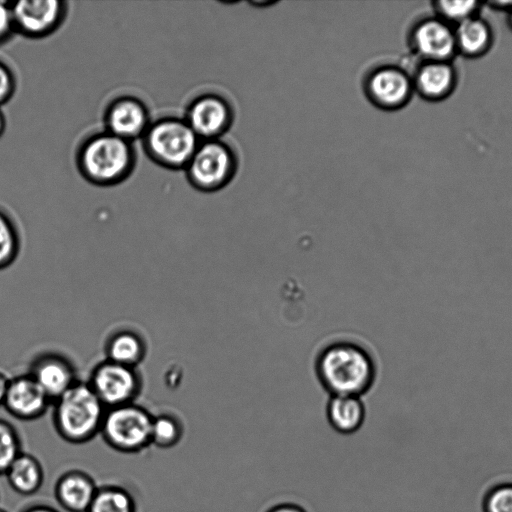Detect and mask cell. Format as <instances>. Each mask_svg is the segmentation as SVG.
<instances>
[{
	"label": "cell",
	"mask_w": 512,
	"mask_h": 512,
	"mask_svg": "<svg viewBox=\"0 0 512 512\" xmlns=\"http://www.w3.org/2000/svg\"><path fill=\"white\" fill-rule=\"evenodd\" d=\"M315 369L319 382L332 396L360 397L371 389L376 377L372 355L351 341L326 345L316 358Z\"/></svg>",
	"instance_id": "obj_1"
},
{
	"label": "cell",
	"mask_w": 512,
	"mask_h": 512,
	"mask_svg": "<svg viewBox=\"0 0 512 512\" xmlns=\"http://www.w3.org/2000/svg\"><path fill=\"white\" fill-rule=\"evenodd\" d=\"M57 434L71 444H84L100 433L106 407L89 384L78 380L52 403Z\"/></svg>",
	"instance_id": "obj_2"
},
{
	"label": "cell",
	"mask_w": 512,
	"mask_h": 512,
	"mask_svg": "<svg viewBox=\"0 0 512 512\" xmlns=\"http://www.w3.org/2000/svg\"><path fill=\"white\" fill-rule=\"evenodd\" d=\"M133 162L134 151L130 141L107 131L86 140L78 154L83 175L100 185L123 180L131 172Z\"/></svg>",
	"instance_id": "obj_3"
},
{
	"label": "cell",
	"mask_w": 512,
	"mask_h": 512,
	"mask_svg": "<svg viewBox=\"0 0 512 512\" xmlns=\"http://www.w3.org/2000/svg\"><path fill=\"white\" fill-rule=\"evenodd\" d=\"M152 419L153 415L135 402L107 408L99 434L115 451L139 453L151 445Z\"/></svg>",
	"instance_id": "obj_4"
},
{
	"label": "cell",
	"mask_w": 512,
	"mask_h": 512,
	"mask_svg": "<svg viewBox=\"0 0 512 512\" xmlns=\"http://www.w3.org/2000/svg\"><path fill=\"white\" fill-rule=\"evenodd\" d=\"M199 144L198 136L185 119L158 120L144 133L147 153L168 168H185Z\"/></svg>",
	"instance_id": "obj_5"
},
{
	"label": "cell",
	"mask_w": 512,
	"mask_h": 512,
	"mask_svg": "<svg viewBox=\"0 0 512 512\" xmlns=\"http://www.w3.org/2000/svg\"><path fill=\"white\" fill-rule=\"evenodd\" d=\"M190 182L200 190L213 191L227 184L235 173L236 159L224 142L213 139L199 144L185 167Z\"/></svg>",
	"instance_id": "obj_6"
},
{
	"label": "cell",
	"mask_w": 512,
	"mask_h": 512,
	"mask_svg": "<svg viewBox=\"0 0 512 512\" xmlns=\"http://www.w3.org/2000/svg\"><path fill=\"white\" fill-rule=\"evenodd\" d=\"M87 383L106 408L133 403L142 387L137 368L108 359L94 366Z\"/></svg>",
	"instance_id": "obj_7"
},
{
	"label": "cell",
	"mask_w": 512,
	"mask_h": 512,
	"mask_svg": "<svg viewBox=\"0 0 512 512\" xmlns=\"http://www.w3.org/2000/svg\"><path fill=\"white\" fill-rule=\"evenodd\" d=\"M365 91L373 104L386 110H396L410 101L414 88L412 77L406 71L384 65L369 73Z\"/></svg>",
	"instance_id": "obj_8"
},
{
	"label": "cell",
	"mask_w": 512,
	"mask_h": 512,
	"mask_svg": "<svg viewBox=\"0 0 512 512\" xmlns=\"http://www.w3.org/2000/svg\"><path fill=\"white\" fill-rule=\"evenodd\" d=\"M414 53L422 61H451L457 54L454 27L432 17L416 23L409 37Z\"/></svg>",
	"instance_id": "obj_9"
},
{
	"label": "cell",
	"mask_w": 512,
	"mask_h": 512,
	"mask_svg": "<svg viewBox=\"0 0 512 512\" xmlns=\"http://www.w3.org/2000/svg\"><path fill=\"white\" fill-rule=\"evenodd\" d=\"M10 6L14 29L29 37L50 34L66 13L65 2L58 0H22Z\"/></svg>",
	"instance_id": "obj_10"
},
{
	"label": "cell",
	"mask_w": 512,
	"mask_h": 512,
	"mask_svg": "<svg viewBox=\"0 0 512 512\" xmlns=\"http://www.w3.org/2000/svg\"><path fill=\"white\" fill-rule=\"evenodd\" d=\"M232 111L221 96L206 94L196 98L187 110L185 121L198 136L206 140L217 139L230 126Z\"/></svg>",
	"instance_id": "obj_11"
},
{
	"label": "cell",
	"mask_w": 512,
	"mask_h": 512,
	"mask_svg": "<svg viewBox=\"0 0 512 512\" xmlns=\"http://www.w3.org/2000/svg\"><path fill=\"white\" fill-rule=\"evenodd\" d=\"M51 405L50 398L30 374L9 379L3 406L13 417L33 421L43 416Z\"/></svg>",
	"instance_id": "obj_12"
},
{
	"label": "cell",
	"mask_w": 512,
	"mask_h": 512,
	"mask_svg": "<svg viewBox=\"0 0 512 512\" xmlns=\"http://www.w3.org/2000/svg\"><path fill=\"white\" fill-rule=\"evenodd\" d=\"M27 373L42 388L52 403L78 381L72 362L67 357L54 352L36 356Z\"/></svg>",
	"instance_id": "obj_13"
},
{
	"label": "cell",
	"mask_w": 512,
	"mask_h": 512,
	"mask_svg": "<svg viewBox=\"0 0 512 512\" xmlns=\"http://www.w3.org/2000/svg\"><path fill=\"white\" fill-rule=\"evenodd\" d=\"M412 77L414 91L431 102L449 97L457 85V71L451 61H422Z\"/></svg>",
	"instance_id": "obj_14"
},
{
	"label": "cell",
	"mask_w": 512,
	"mask_h": 512,
	"mask_svg": "<svg viewBox=\"0 0 512 512\" xmlns=\"http://www.w3.org/2000/svg\"><path fill=\"white\" fill-rule=\"evenodd\" d=\"M105 123L107 132L130 141L146 132L148 112L139 100L132 97H121L109 105Z\"/></svg>",
	"instance_id": "obj_15"
},
{
	"label": "cell",
	"mask_w": 512,
	"mask_h": 512,
	"mask_svg": "<svg viewBox=\"0 0 512 512\" xmlns=\"http://www.w3.org/2000/svg\"><path fill=\"white\" fill-rule=\"evenodd\" d=\"M97 489L88 473L73 469L59 476L54 494L58 504L67 512H87Z\"/></svg>",
	"instance_id": "obj_16"
},
{
	"label": "cell",
	"mask_w": 512,
	"mask_h": 512,
	"mask_svg": "<svg viewBox=\"0 0 512 512\" xmlns=\"http://www.w3.org/2000/svg\"><path fill=\"white\" fill-rule=\"evenodd\" d=\"M457 53L467 58L485 55L493 44V32L487 21L474 16L454 27Z\"/></svg>",
	"instance_id": "obj_17"
},
{
	"label": "cell",
	"mask_w": 512,
	"mask_h": 512,
	"mask_svg": "<svg viewBox=\"0 0 512 512\" xmlns=\"http://www.w3.org/2000/svg\"><path fill=\"white\" fill-rule=\"evenodd\" d=\"M146 353L145 340L132 329L114 331L105 342V359L126 366L137 368L144 360Z\"/></svg>",
	"instance_id": "obj_18"
},
{
	"label": "cell",
	"mask_w": 512,
	"mask_h": 512,
	"mask_svg": "<svg viewBox=\"0 0 512 512\" xmlns=\"http://www.w3.org/2000/svg\"><path fill=\"white\" fill-rule=\"evenodd\" d=\"M327 418L338 433L348 435L357 432L365 420V406L358 396H332L327 404Z\"/></svg>",
	"instance_id": "obj_19"
},
{
	"label": "cell",
	"mask_w": 512,
	"mask_h": 512,
	"mask_svg": "<svg viewBox=\"0 0 512 512\" xmlns=\"http://www.w3.org/2000/svg\"><path fill=\"white\" fill-rule=\"evenodd\" d=\"M11 488L19 494L36 493L44 481V471L39 460L21 452L6 471Z\"/></svg>",
	"instance_id": "obj_20"
},
{
	"label": "cell",
	"mask_w": 512,
	"mask_h": 512,
	"mask_svg": "<svg viewBox=\"0 0 512 512\" xmlns=\"http://www.w3.org/2000/svg\"><path fill=\"white\" fill-rule=\"evenodd\" d=\"M87 512H136V503L125 488L104 485L98 487Z\"/></svg>",
	"instance_id": "obj_21"
},
{
	"label": "cell",
	"mask_w": 512,
	"mask_h": 512,
	"mask_svg": "<svg viewBox=\"0 0 512 512\" xmlns=\"http://www.w3.org/2000/svg\"><path fill=\"white\" fill-rule=\"evenodd\" d=\"M183 436V424L172 413L153 415L151 445L167 449L178 444Z\"/></svg>",
	"instance_id": "obj_22"
},
{
	"label": "cell",
	"mask_w": 512,
	"mask_h": 512,
	"mask_svg": "<svg viewBox=\"0 0 512 512\" xmlns=\"http://www.w3.org/2000/svg\"><path fill=\"white\" fill-rule=\"evenodd\" d=\"M436 16L452 27L478 15L481 3L472 0H439L433 2Z\"/></svg>",
	"instance_id": "obj_23"
},
{
	"label": "cell",
	"mask_w": 512,
	"mask_h": 512,
	"mask_svg": "<svg viewBox=\"0 0 512 512\" xmlns=\"http://www.w3.org/2000/svg\"><path fill=\"white\" fill-rule=\"evenodd\" d=\"M20 252V237L11 218L0 210V270L14 263Z\"/></svg>",
	"instance_id": "obj_24"
},
{
	"label": "cell",
	"mask_w": 512,
	"mask_h": 512,
	"mask_svg": "<svg viewBox=\"0 0 512 512\" xmlns=\"http://www.w3.org/2000/svg\"><path fill=\"white\" fill-rule=\"evenodd\" d=\"M21 452L17 430L8 421L0 419V474L6 473Z\"/></svg>",
	"instance_id": "obj_25"
},
{
	"label": "cell",
	"mask_w": 512,
	"mask_h": 512,
	"mask_svg": "<svg viewBox=\"0 0 512 512\" xmlns=\"http://www.w3.org/2000/svg\"><path fill=\"white\" fill-rule=\"evenodd\" d=\"M483 512H512V482L491 487L482 502Z\"/></svg>",
	"instance_id": "obj_26"
},
{
	"label": "cell",
	"mask_w": 512,
	"mask_h": 512,
	"mask_svg": "<svg viewBox=\"0 0 512 512\" xmlns=\"http://www.w3.org/2000/svg\"><path fill=\"white\" fill-rule=\"evenodd\" d=\"M14 89L15 80L11 70L0 62V106L12 97Z\"/></svg>",
	"instance_id": "obj_27"
},
{
	"label": "cell",
	"mask_w": 512,
	"mask_h": 512,
	"mask_svg": "<svg viewBox=\"0 0 512 512\" xmlns=\"http://www.w3.org/2000/svg\"><path fill=\"white\" fill-rule=\"evenodd\" d=\"M14 29L10 3L0 1V44L9 38Z\"/></svg>",
	"instance_id": "obj_28"
},
{
	"label": "cell",
	"mask_w": 512,
	"mask_h": 512,
	"mask_svg": "<svg viewBox=\"0 0 512 512\" xmlns=\"http://www.w3.org/2000/svg\"><path fill=\"white\" fill-rule=\"evenodd\" d=\"M267 512H306L301 506L292 503H283L272 507Z\"/></svg>",
	"instance_id": "obj_29"
},
{
	"label": "cell",
	"mask_w": 512,
	"mask_h": 512,
	"mask_svg": "<svg viewBox=\"0 0 512 512\" xmlns=\"http://www.w3.org/2000/svg\"><path fill=\"white\" fill-rule=\"evenodd\" d=\"M22 512H59V511L51 506H48V505L36 504V505L27 507Z\"/></svg>",
	"instance_id": "obj_30"
},
{
	"label": "cell",
	"mask_w": 512,
	"mask_h": 512,
	"mask_svg": "<svg viewBox=\"0 0 512 512\" xmlns=\"http://www.w3.org/2000/svg\"><path fill=\"white\" fill-rule=\"evenodd\" d=\"M9 383V378L2 372H0V406H3L7 387Z\"/></svg>",
	"instance_id": "obj_31"
},
{
	"label": "cell",
	"mask_w": 512,
	"mask_h": 512,
	"mask_svg": "<svg viewBox=\"0 0 512 512\" xmlns=\"http://www.w3.org/2000/svg\"><path fill=\"white\" fill-rule=\"evenodd\" d=\"M489 5L492 9L508 12L512 8V1H495L490 2Z\"/></svg>",
	"instance_id": "obj_32"
},
{
	"label": "cell",
	"mask_w": 512,
	"mask_h": 512,
	"mask_svg": "<svg viewBox=\"0 0 512 512\" xmlns=\"http://www.w3.org/2000/svg\"><path fill=\"white\" fill-rule=\"evenodd\" d=\"M5 130V117L0 109V136L3 134Z\"/></svg>",
	"instance_id": "obj_33"
},
{
	"label": "cell",
	"mask_w": 512,
	"mask_h": 512,
	"mask_svg": "<svg viewBox=\"0 0 512 512\" xmlns=\"http://www.w3.org/2000/svg\"><path fill=\"white\" fill-rule=\"evenodd\" d=\"M506 13H507V24H508L509 28L512 30V8Z\"/></svg>",
	"instance_id": "obj_34"
},
{
	"label": "cell",
	"mask_w": 512,
	"mask_h": 512,
	"mask_svg": "<svg viewBox=\"0 0 512 512\" xmlns=\"http://www.w3.org/2000/svg\"><path fill=\"white\" fill-rule=\"evenodd\" d=\"M0 512H5V511H3V510H0Z\"/></svg>",
	"instance_id": "obj_35"
}]
</instances>
